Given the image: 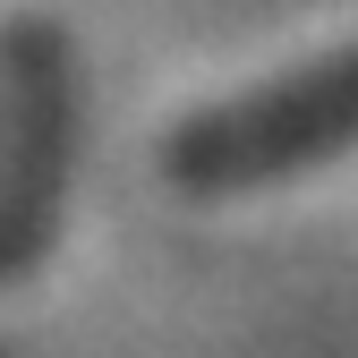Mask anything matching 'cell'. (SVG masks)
<instances>
[{"mask_svg": "<svg viewBox=\"0 0 358 358\" xmlns=\"http://www.w3.org/2000/svg\"><path fill=\"white\" fill-rule=\"evenodd\" d=\"M341 137H358V60L316 69V77L273 85L264 103H248L231 128H213V162L264 171V162H282V154H324Z\"/></svg>", "mask_w": 358, "mask_h": 358, "instance_id": "cell-1", "label": "cell"}]
</instances>
